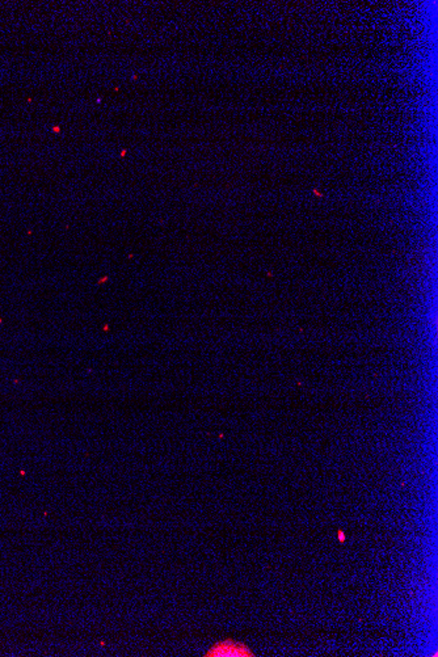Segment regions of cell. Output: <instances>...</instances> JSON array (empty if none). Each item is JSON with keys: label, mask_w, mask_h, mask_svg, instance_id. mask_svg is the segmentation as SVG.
<instances>
[{"label": "cell", "mask_w": 438, "mask_h": 657, "mask_svg": "<svg viewBox=\"0 0 438 657\" xmlns=\"http://www.w3.org/2000/svg\"><path fill=\"white\" fill-rule=\"evenodd\" d=\"M206 656L210 657H251L254 656L252 651L239 642L234 640H225L219 642L212 647V649L208 651Z\"/></svg>", "instance_id": "obj_1"}, {"label": "cell", "mask_w": 438, "mask_h": 657, "mask_svg": "<svg viewBox=\"0 0 438 657\" xmlns=\"http://www.w3.org/2000/svg\"><path fill=\"white\" fill-rule=\"evenodd\" d=\"M338 539H339L341 543H342V542H345V539H347V535L344 534L342 530H339V532H338Z\"/></svg>", "instance_id": "obj_2"}]
</instances>
